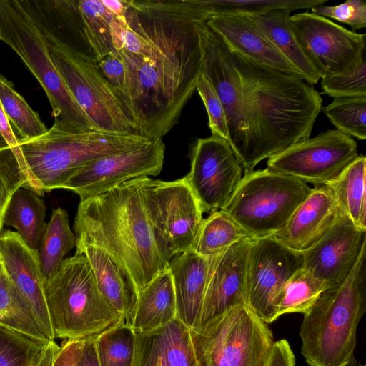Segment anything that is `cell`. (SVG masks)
<instances>
[{"instance_id":"cell-1","label":"cell","mask_w":366,"mask_h":366,"mask_svg":"<svg viewBox=\"0 0 366 366\" xmlns=\"http://www.w3.org/2000/svg\"><path fill=\"white\" fill-rule=\"evenodd\" d=\"M127 26L147 42L144 56L119 51L122 100L138 134L162 139L179 120L202 74L212 15L207 0H126Z\"/></svg>"},{"instance_id":"cell-2","label":"cell","mask_w":366,"mask_h":366,"mask_svg":"<svg viewBox=\"0 0 366 366\" xmlns=\"http://www.w3.org/2000/svg\"><path fill=\"white\" fill-rule=\"evenodd\" d=\"M229 51L242 90L247 137L240 164L247 173L262 160L310 138L322 99L301 76Z\"/></svg>"},{"instance_id":"cell-3","label":"cell","mask_w":366,"mask_h":366,"mask_svg":"<svg viewBox=\"0 0 366 366\" xmlns=\"http://www.w3.org/2000/svg\"><path fill=\"white\" fill-rule=\"evenodd\" d=\"M142 178L80 200L74 224L76 247L98 246L130 274L138 292L168 266L146 212Z\"/></svg>"},{"instance_id":"cell-4","label":"cell","mask_w":366,"mask_h":366,"mask_svg":"<svg viewBox=\"0 0 366 366\" xmlns=\"http://www.w3.org/2000/svg\"><path fill=\"white\" fill-rule=\"evenodd\" d=\"M150 140L139 134L69 132L51 127L39 137L19 140L16 149L11 151L22 187L41 196L61 188L73 174L97 159L138 148Z\"/></svg>"},{"instance_id":"cell-5","label":"cell","mask_w":366,"mask_h":366,"mask_svg":"<svg viewBox=\"0 0 366 366\" xmlns=\"http://www.w3.org/2000/svg\"><path fill=\"white\" fill-rule=\"evenodd\" d=\"M366 248L347 278L326 289L304 314L301 352L309 366H348L355 360L357 329L366 312Z\"/></svg>"},{"instance_id":"cell-6","label":"cell","mask_w":366,"mask_h":366,"mask_svg":"<svg viewBox=\"0 0 366 366\" xmlns=\"http://www.w3.org/2000/svg\"><path fill=\"white\" fill-rule=\"evenodd\" d=\"M44 291L54 339H94L123 320L100 292L83 254L64 259Z\"/></svg>"},{"instance_id":"cell-7","label":"cell","mask_w":366,"mask_h":366,"mask_svg":"<svg viewBox=\"0 0 366 366\" xmlns=\"http://www.w3.org/2000/svg\"><path fill=\"white\" fill-rule=\"evenodd\" d=\"M0 39L20 56L43 87L52 108V127L69 132H98L67 88L21 0H0Z\"/></svg>"},{"instance_id":"cell-8","label":"cell","mask_w":366,"mask_h":366,"mask_svg":"<svg viewBox=\"0 0 366 366\" xmlns=\"http://www.w3.org/2000/svg\"><path fill=\"white\" fill-rule=\"evenodd\" d=\"M312 188L268 168L244 173L220 209L254 238L274 235Z\"/></svg>"},{"instance_id":"cell-9","label":"cell","mask_w":366,"mask_h":366,"mask_svg":"<svg viewBox=\"0 0 366 366\" xmlns=\"http://www.w3.org/2000/svg\"><path fill=\"white\" fill-rule=\"evenodd\" d=\"M29 13L42 34L67 88L96 130L117 135L138 134L129 110L102 75L97 62L58 41Z\"/></svg>"},{"instance_id":"cell-10","label":"cell","mask_w":366,"mask_h":366,"mask_svg":"<svg viewBox=\"0 0 366 366\" xmlns=\"http://www.w3.org/2000/svg\"><path fill=\"white\" fill-rule=\"evenodd\" d=\"M198 366H266L274 343L267 323L247 305L190 329Z\"/></svg>"},{"instance_id":"cell-11","label":"cell","mask_w":366,"mask_h":366,"mask_svg":"<svg viewBox=\"0 0 366 366\" xmlns=\"http://www.w3.org/2000/svg\"><path fill=\"white\" fill-rule=\"evenodd\" d=\"M142 197L157 242L169 263L192 249L203 212L184 177L174 181L142 178Z\"/></svg>"},{"instance_id":"cell-12","label":"cell","mask_w":366,"mask_h":366,"mask_svg":"<svg viewBox=\"0 0 366 366\" xmlns=\"http://www.w3.org/2000/svg\"><path fill=\"white\" fill-rule=\"evenodd\" d=\"M358 155L355 139L337 129H328L269 158L267 168L307 184L326 186Z\"/></svg>"},{"instance_id":"cell-13","label":"cell","mask_w":366,"mask_h":366,"mask_svg":"<svg viewBox=\"0 0 366 366\" xmlns=\"http://www.w3.org/2000/svg\"><path fill=\"white\" fill-rule=\"evenodd\" d=\"M295 39L320 79L352 68L365 54L366 35L312 12L290 16Z\"/></svg>"},{"instance_id":"cell-14","label":"cell","mask_w":366,"mask_h":366,"mask_svg":"<svg viewBox=\"0 0 366 366\" xmlns=\"http://www.w3.org/2000/svg\"><path fill=\"white\" fill-rule=\"evenodd\" d=\"M303 267L302 252L287 247L274 235L253 239L247 254V306L266 323L275 321L279 293Z\"/></svg>"},{"instance_id":"cell-15","label":"cell","mask_w":366,"mask_h":366,"mask_svg":"<svg viewBox=\"0 0 366 366\" xmlns=\"http://www.w3.org/2000/svg\"><path fill=\"white\" fill-rule=\"evenodd\" d=\"M243 168L225 139H197L190 153V169L184 176L200 208L208 214L219 210L241 181Z\"/></svg>"},{"instance_id":"cell-16","label":"cell","mask_w":366,"mask_h":366,"mask_svg":"<svg viewBox=\"0 0 366 366\" xmlns=\"http://www.w3.org/2000/svg\"><path fill=\"white\" fill-rule=\"evenodd\" d=\"M165 145L151 139L138 148L104 157L82 167L61 186L84 200L130 180L157 176L162 171Z\"/></svg>"},{"instance_id":"cell-17","label":"cell","mask_w":366,"mask_h":366,"mask_svg":"<svg viewBox=\"0 0 366 366\" xmlns=\"http://www.w3.org/2000/svg\"><path fill=\"white\" fill-rule=\"evenodd\" d=\"M366 248V231L357 229L341 212L334 224L302 252L304 268L327 288L342 284Z\"/></svg>"},{"instance_id":"cell-18","label":"cell","mask_w":366,"mask_h":366,"mask_svg":"<svg viewBox=\"0 0 366 366\" xmlns=\"http://www.w3.org/2000/svg\"><path fill=\"white\" fill-rule=\"evenodd\" d=\"M202 73L222 102L227 124L228 143L241 162L245 150L247 129L240 78L229 48L210 29Z\"/></svg>"},{"instance_id":"cell-19","label":"cell","mask_w":366,"mask_h":366,"mask_svg":"<svg viewBox=\"0 0 366 366\" xmlns=\"http://www.w3.org/2000/svg\"><path fill=\"white\" fill-rule=\"evenodd\" d=\"M252 239L243 240L210 257L197 328L237 306L247 305V262Z\"/></svg>"},{"instance_id":"cell-20","label":"cell","mask_w":366,"mask_h":366,"mask_svg":"<svg viewBox=\"0 0 366 366\" xmlns=\"http://www.w3.org/2000/svg\"><path fill=\"white\" fill-rule=\"evenodd\" d=\"M0 256L8 278L30 304L50 340H54L38 250L31 249L16 232L6 230L0 234Z\"/></svg>"},{"instance_id":"cell-21","label":"cell","mask_w":366,"mask_h":366,"mask_svg":"<svg viewBox=\"0 0 366 366\" xmlns=\"http://www.w3.org/2000/svg\"><path fill=\"white\" fill-rule=\"evenodd\" d=\"M207 25L231 51L257 64L301 76L249 16L212 14Z\"/></svg>"},{"instance_id":"cell-22","label":"cell","mask_w":366,"mask_h":366,"mask_svg":"<svg viewBox=\"0 0 366 366\" xmlns=\"http://www.w3.org/2000/svg\"><path fill=\"white\" fill-rule=\"evenodd\" d=\"M340 213L330 189L327 186L315 187L274 236L287 247L303 252L325 234Z\"/></svg>"},{"instance_id":"cell-23","label":"cell","mask_w":366,"mask_h":366,"mask_svg":"<svg viewBox=\"0 0 366 366\" xmlns=\"http://www.w3.org/2000/svg\"><path fill=\"white\" fill-rule=\"evenodd\" d=\"M135 335L133 366H198L190 329L177 318Z\"/></svg>"},{"instance_id":"cell-24","label":"cell","mask_w":366,"mask_h":366,"mask_svg":"<svg viewBox=\"0 0 366 366\" xmlns=\"http://www.w3.org/2000/svg\"><path fill=\"white\" fill-rule=\"evenodd\" d=\"M209 263L210 257L189 249L174 255L168 264L175 294L176 318L189 329L199 325Z\"/></svg>"},{"instance_id":"cell-25","label":"cell","mask_w":366,"mask_h":366,"mask_svg":"<svg viewBox=\"0 0 366 366\" xmlns=\"http://www.w3.org/2000/svg\"><path fill=\"white\" fill-rule=\"evenodd\" d=\"M76 254L86 257L97 286L123 320L131 325L138 301V290L128 272L104 249L86 244L76 247Z\"/></svg>"},{"instance_id":"cell-26","label":"cell","mask_w":366,"mask_h":366,"mask_svg":"<svg viewBox=\"0 0 366 366\" xmlns=\"http://www.w3.org/2000/svg\"><path fill=\"white\" fill-rule=\"evenodd\" d=\"M174 285L168 266L138 294L131 327L135 332L152 331L176 318Z\"/></svg>"},{"instance_id":"cell-27","label":"cell","mask_w":366,"mask_h":366,"mask_svg":"<svg viewBox=\"0 0 366 366\" xmlns=\"http://www.w3.org/2000/svg\"><path fill=\"white\" fill-rule=\"evenodd\" d=\"M290 13L287 10H274L249 16L275 48L300 72L301 77L313 85L320 79L295 39L290 23Z\"/></svg>"},{"instance_id":"cell-28","label":"cell","mask_w":366,"mask_h":366,"mask_svg":"<svg viewBox=\"0 0 366 366\" xmlns=\"http://www.w3.org/2000/svg\"><path fill=\"white\" fill-rule=\"evenodd\" d=\"M46 206L33 191L21 187L6 205L3 224L14 227L25 243L38 250L46 227Z\"/></svg>"},{"instance_id":"cell-29","label":"cell","mask_w":366,"mask_h":366,"mask_svg":"<svg viewBox=\"0 0 366 366\" xmlns=\"http://www.w3.org/2000/svg\"><path fill=\"white\" fill-rule=\"evenodd\" d=\"M366 157L359 154L331 183L340 210L359 229L366 231Z\"/></svg>"},{"instance_id":"cell-30","label":"cell","mask_w":366,"mask_h":366,"mask_svg":"<svg viewBox=\"0 0 366 366\" xmlns=\"http://www.w3.org/2000/svg\"><path fill=\"white\" fill-rule=\"evenodd\" d=\"M76 247V236L71 231L67 212L61 207L53 210L44 230L38 249L41 269L46 281L62 264L64 257Z\"/></svg>"},{"instance_id":"cell-31","label":"cell","mask_w":366,"mask_h":366,"mask_svg":"<svg viewBox=\"0 0 366 366\" xmlns=\"http://www.w3.org/2000/svg\"><path fill=\"white\" fill-rule=\"evenodd\" d=\"M0 325L50 341L30 304L0 267Z\"/></svg>"},{"instance_id":"cell-32","label":"cell","mask_w":366,"mask_h":366,"mask_svg":"<svg viewBox=\"0 0 366 366\" xmlns=\"http://www.w3.org/2000/svg\"><path fill=\"white\" fill-rule=\"evenodd\" d=\"M252 239L254 237L219 209L204 219L191 249L203 257H211L238 242Z\"/></svg>"},{"instance_id":"cell-33","label":"cell","mask_w":366,"mask_h":366,"mask_svg":"<svg viewBox=\"0 0 366 366\" xmlns=\"http://www.w3.org/2000/svg\"><path fill=\"white\" fill-rule=\"evenodd\" d=\"M84 37L97 62L104 56L117 54L113 44L111 22L113 14L101 0L77 1Z\"/></svg>"},{"instance_id":"cell-34","label":"cell","mask_w":366,"mask_h":366,"mask_svg":"<svg viewBox=\"0 0 366 366\" xmlns=\"http://www.w3.org/2000/svg\"><path fill=\"white\" fill-rule=\"evenodd\" d=\"M327 289V286L304 267L287 281L275 302L276 317L287 313H305Z\"/></svg>"},{"instance_id":"cell-35","label":"cell","mask_w":366,"mask_h":366,"mask_svg":"<svg viewBox=\"0 0 366 366\" xmlns=\"http://www.w3.org/2000/svg\"><path fill=\"white\" fill-rule=\"evenodd\" d=\"M0 103L19 140L30 139L44 134L47 129L34 112L13 87L0 75Z\"/></svg>"},{"instance_id":"cell-36","label":"cell","mask_w":366,"mask_h":366,"mask_svg":"<svg viewBox=\"0 0 366 366\" xmlns=\"http://www.w3.org/2000/svg\"><path fill=\"white\" fill-rule=\"evenodd\" d=\"M100 366H133L136 335L124 320L95 338Z\"/></svg>"},{"instance_id":"cell-37","label":"cell","mask_w":366,"mask_h":366,"mask_svg":"<svg viewBox=\"0 0 366 366\" xmlns=\"http://www.w3.org/2000/svg\"><path fill=\"white\" fill-rule=\"evenodd\" d=\"M322 109L337 130L360 140L366 139V97L335 98Z\"/></svg>"},{"instance_id":"cell-38","label":"cell","mask_w":366,"mask_h":366,"mask_svg":"<svg viewBox=\"0 0 366 366\" xmlns=\"http://www.w3.org/2000/svg\"><path fill=\"white\" fill-rule=\"evenodd\" d=\"M47 342L0 325V366H35Z\"/></svg>"},{"instance_id":"cell-39","label":"cell","mask_w":366,"mask_h":366,"mask_svg":"<svg viewBox=\"0 0 366 366\" xmlns=\"http://www.w3.org/2000/svg\"><path fill=\"white\" fill-rule=\"evenodd\" d=\"M327 0H207L212 14H231L257 15L274 10L314 8Z\"/></svg>"},{"instance_id":"cell-40","label":"cell","mask_w":366,"mask_h":366,"mask_svg":"<svg viewBox=\"0 0 366 366\" xmlns=\"http://www.w3.org/2000/svg\"><path fill=\"white\" fill-rule=\"evenodd\" d=\"M323 93L335 98L366 97V59L362 55L345 71L321 78Z\"/></svg>"},{"instance_id":"cell-41","label":"cell","mask_w":366,"mask_h":366,"mask_svg":"<svg viewBox=\"0 0 366 366\" xmlns=\"http://www.w3.org/2000/svg\"><path fill=\"white\" fill-rule=\"evenodd\" d=\"M196 90L204 104L212 135L228 142L229 134L223 106L214 87L202 73L198 79Z\"/></svg>"},{"instance_id":"cell-42","label":"cell","mask_w":366,"mask_h":366,"mask_svg":"<svg viewBox=\"0 0 366 366\" xmlns=\"http://www.w3.org/2000/svg\"><path fill=\"white\" fill-rule=\"evenodd\" d=\"M312 13L348 24L353 31L366 27V1L347 0L335 6L320 5L312 8Z\"/></svg>"},{"instance_id":"cell-43","label":"cell","mask_w":366,"mask_h":366,"mask_svg":"<svg viewBox=\"0 0 366 366\" xmlns=\"http://www.w3.org/2000/svg\"><path fill=\"white\" fill-rule=\"evenodd\" d=\"M97 64L102 75L122 100L125 84V66L120 54H108L97 61Z\"/></svg>"},{"instance_id":"cell-44","label":"cell","mask_w":366,"mask_h":366,"mask_svg":"<svg viewBox=\"0 0 366 366\" xmlns=\"http://www.w3.org/2000/svg\"><path fill=\"white\" fill-rule=\"evenodd\" d=\"M84 340H66L56 354L51 366H76Z\"/></svg>"},{"instance_id":"cell-45","label":"cell","mask_w":366,"mask_h":366,"mask_svg":"<svg viewBox=\"0 0 366 366\" xmlns=\"http://www.w3.org/2000/svg\"><path fill=\"white\" fill-rule=\"evenodd\" d=\"M266 366H295V358L287 340L274 342Z\"/></svg>"},{"instance_id":"cell-46","label":"cell","mask_w":366,"mask_h":366,"mask_svg":"<svg viewBox=\"0 0 366 366\" xmlns=\"http://www.w3.org/2000/svg\"><path fill=\"white\" fill-rule=\"evenodd\" d=\"M76 366H100L95 338L85 340Z\"/></svg>"},{"instance_id":"cell-47","label":"cell","mask_w":366,"mask_h":366,"mask_svg":"<svg viewBox=\"0 0 366 366\" xmlns=\"http://www.w3.org/2000/svg\"><path fill=\"white\" fill-rule=\"evenodd\" d=\"M0 134L6 141L11 151L17 148L19 139L15 135L13 129L0 103Z\"/></svg>"},{"instance_id":"cell-48","label":"cell","mask_w":366,"mask_h":366,"mask_svg":"<svg viewBox=\"0 0 366 366\" xmlns=\"http://www.w3.org/2000/svg\"><path fill=\"white\" fill-rule=\"evenodd\" d=\"M60 349V346L54 340L44 345L35 366H51L54 360Z\"/></svg>"},{"instance_id":"cell-49","label":"cell","mask_w":366,"mask_h":366,"mask_svg":"<svg viewBox=\"0 0 366 366\" xmlns=\"http://www.w3.org/2000/svg\"><path fill=\"white\" fill-rule=\"evenodd\" d=\"M104 6L119 20H124L126 0H101Z\"/></svg>"},{"instance_id":"cell-50","label":"cell","mask_w":366,"mask_h":366,"mask_svg":"<svg viewBox=\"0 0 366 366\" xmlns=\"http://www.w3.org/2000/svg\"><path fill=\"white\" fill-rule=\"evenodd\" d=\"M10 197H11L9 196L6 185L0 177V234H1V230L4 226L3 219L5 209Z\"/></svg>"},{"instance_id":"cell-51","label":"cell","mask_w":366,"mask_h":366,"mask_svg":"<svg viewBox=\"0 0 366 366\" xmlns=\"http://www.w3.org/2000/svg\"><path fill=\"white\" fill-rule=\"evenodd\" d=\"M6 147H8V145H7L6 141L4 140V139L2 137V136L0 134V149Z\"/></svg>"},{"instance_id":"cell-52","label":"cell","mask_w":366,"mask_h":366,"mask_svg":"<svg viewBox=\"0 0 366 366\" xmlns=\"http://www.w3.org/2000/svg\"><path fill=\"white\" fill-rule=\"evenodd\" d=\"M1 266V256H0V267Z\"/></svg>"},{"instance_id":"cell-53","label":"cell","mask_w":366,"mask_h":366,"mask_svg":"<svg viewBox=\"0 0 366 366\" xmlns=\"http://www.w3.org/2000/svg\"><path fill=\"white\" fill-rule=\"evenodd\" d=\"M363 366H365V365H363Z\"/></svg>"},{"instance_id":"cell-54","label":"cell","mask_w":366,"mask_h":366,"mask_svg":"<svg viewBox=\"0 0 366 366\" xmlns=\"http://www.w3.org/2000/svg\"><path fill=\"white\" fill-rule=\"evenodd\" d=\"M1 40V39H0Z\"/></svg>"}]
</instances>
